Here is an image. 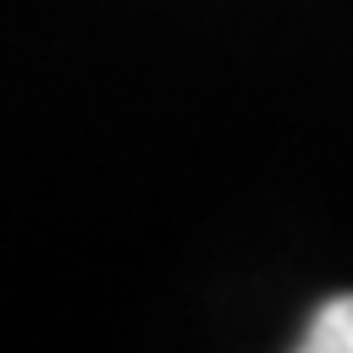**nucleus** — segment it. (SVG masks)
I'll return each mask as SVG.
<instances>
[{"label": "nucleus", "instance_id": "obj_1", "mask_svg": "<svg viewBox=\"0 0 353 353\" xmlns=\"http://www.w3.org/2000/svg\"><path fill=\"white\" fill-rule=\"evenodd\" d=\"M298 347H303V353H353V292L325 298V303L309 314Z\"/></svg>", "mask_w": 353, "mask_h": 353}]
</instances>
